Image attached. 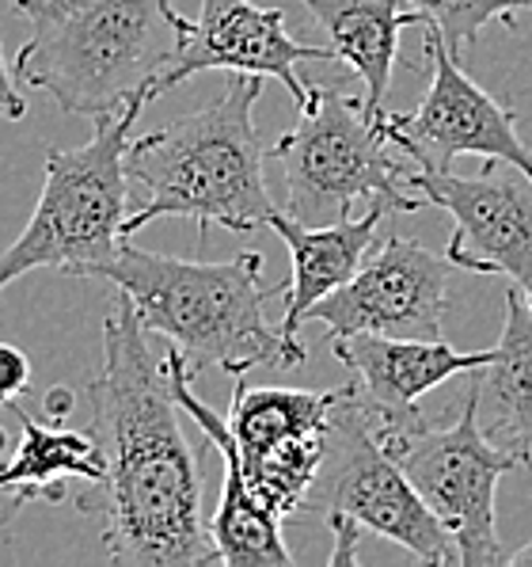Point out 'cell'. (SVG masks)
I'll return each instance as SVG.
<instances>
[{"instance_id":"cell-7","label":"cell","mask_w":532,"mask_h":567,"mask_svg":"<svg viewBox=\"0 0 532 567\" xmlns=\"http://www.w3.org/2000/svg\"><path fill=\"white\" fill-rule=\"evenodd\" d=\"M301 511L320 514L324 522L351 518L430 567L460 564L457 537L426 507L396 457L385 450L377 434V408L354 381L338 385V400L327 419L324 461Z\"/></svg>"},{"instance_id":"cell-19","label":"cell","mask_w":532,"mask_h":567,"mask_svg":"<svg viewBox=\"0 0 532 567\" xmlns=\"http://www.w3.org/2000/svg\"><path fill=\"white\" fill-rule=\"evenodd\" d=\"M304 8L327 31L335 58L354 69L357 81H365L369 107H385L399 34L423 23V16L407 0H304Z\"/></svg>"},{"instance_id":"cell-25","label":"cell","mask_w":532,"mask_h":567,"mask_svg":"<svg viewBox=\"0 0 532 567\" xmlns=\"http://www.w3.org/2000/svg\"><path fill=\"white\" fill-rule=\"evenodd\" d=\"M505 564H510V567H532V537L521 548H513V553L505 556Z\"/></svg>"},{"instance_id":"cell-9","label":"cell","mask_w":532,"mask_h":567,"mask_svg":"<svg viewBox=\"0 0 532 567\" xmlns=\"http://www.w3.org/2000/svg\"><path fill=\"white\" fill-rule=\"evenodd\" d=\"M423 50L430 61V84L415 111H385L388 142L430 172H449L457 156H483L513 164L532 179V153L518 134L513 107L479 89L434 28H426Z\"/></svg>"},{"instance_id":"cell-8","label":"cell","mask_w":532,"mask_h":567,"mask_svg":"<svg viewBox=\"0 0 532 567\" xmlns=\"http://www.w3.org/2000/svg\"><path fill=\"white\" fill-rule=\"evenodd\" d=\"M377 434L426 507L457 537L460 567L505 564L510 553L499 540L494 492H499V480L521 465L479 426L472 385L465 392L460 415L449 426H434L423 412L399 419H385L377 412Z\"/></svg>"},{"instance_id":"cell-10","label":"cell","mask_w":532,"mask_h":567,"mask_svg":"<svg viewBox=\"0 0 532 567\" xmlns=\"http://www.w3.org/2000/svg\"><path fill=\"white\" fill-rule=\"evenodd\" d=\"M457 264L407 237H385L362 259L357 275L320 305L309 320H320L331 339L343 336H396L441 339L449 278Z\"/></svg>"},{"instance_id":"cell-18","label":"cell","mask_w":532,"mask_h":567,"mask_svg":"<svg viewBox=\"0 0 532 567\" xmlns=\"http://www.w3.org/2000/svg\"><path fill=\"white\" fill-rule=\"evenodd\" d=\"M20 423V446L0 465V495H8L4 522L31 503H61L65 480L76 476L84 484L100 487L107 480V457L92 431H69L61 423H39L15 404L4 408Z\"/></svg>"},{"instance_id":"cell-14","label":"cell","mask_w":532,"mask_h":567,"mask_svg":"<svg viewBox=\"0 0 532 567\" xmlns=\"http://www.w3.org/2000/svg\"><path fill=\"white\" fill-rule=\"evenodd\" d=\"M164 365H168V373H171V389H176L182 412L202 426L206 442L217 450V457L225 461L221 499H217V511H213V518H209V534H213V545H217V564L221 567H290L293 556L282 540L285 518L278 511H270L255 495V487H251L248 468H243L240 442L229 426V415H217L206 400L195 396L187 354L168 347Z\"/></svg>"},{"instance_id":"cell-20","label":"cell","mask_w":532,"mask_h":567,"mask_svg":"<svg viewBox=\"0 0 532 567\" xmlns=\"http://www.w3.org/2000/svg\"><path fill=\"white\" fill-rule=\"evenodd\" d=\"M407 4L423 16V28L438 31L445 47L460 58L476 47L487 23L502 20L513 28V16L525 8V0H407Z\"/></svg>"},{"instance_id":"cell-21","label":"cell","mask_w":532,"mask_h":567,"mask_svg":"<svg viewBox=\"0 0 532 567\" xmlns=\"http://www.w3.org/2000/svg\"><path fill=\"white\" fill-rule=\"evenodd\" d=\"M31 389V362L20 347L0 343V408L15 404Z\"/></svg>"},{"instance_id":"cell-12","label":"cell","mask_w":532,"mask_h":567,"mask_svg":"<svg viewBox=\"0 0 532 567\" xmlns=\"http://www.w3.org/2000/svg\"><path fill=\"white\" fill-rule=\"evenodd\" d=\"M338 389H248L237 378L229 426L255 495L282 518L301 514L324 461L327 419Z\"/></svg>"},{"instance_id":"cell-27","label":"cell","mask_w":532,"mask_h":567,"mask_svg":"<svg viewBox=\"0 0 532 567\" xmlns=\"http://www.w3.org/2000/svg\"><path fill=\"white\" fill-rule=\"evenodd\" d=\"M525 8H532V0H525Z\"/></svg>"},{"instance_id":"cell-4","label":"cell","mask_w":532,"mask_h":567,"mask_svg":"<svg viewBox=\"0 0 532 567\" xmlns=\"http://www.w3.org/2000/svg\"><path fill=\"white\" fill-rule=\"evenodd\" d=\"M84 278H103L126 293L145 331L164 336L187 359L213 362L229 378H248L259 365L285 370L282 328L267 320L270 293L282 286H263L259 251L206 264L122 240L115 256L95 264Z\"/></svg>"},{"instance_id":"cell-13","label":"cell","mask_w":532,"mask_h":567,"mask_svg":"<svg viewBox=\"0 0 532 567\" xmlns=\"http://www.w3.org/2000/svg\"><path fill=\"white\" fill-rule=\"evenodd\" d=\"M331 58H335L331 42L309 47V42L293 39L282 8H259L251 0H202V12L187 34V47L160 76L156 95L179 89L182 81L209 73V69H225V73H251L263 81H278L296 100V107H309L316 89L301 81V65Z\"/></svg>"},{"instance_id":"cell-3","label":"cell","mask_w":532,"mask_h":567,"mask_svg":"<svg viewBox=\"0 0 532 567\" xmlns=\"http://www.w3.org/2000/svg\"><path fill=\"white\" fill-rule=\"evenodd\" d=\"M263 76L232 73L221 100L168 126L134 137L126 172L145 187V206L122 221V237L142 233L156 217H190L198 229H270L274 203L263 179L267 145L255 130Z\"/></svg>"},{"instance_id":"cell-22","label":"cell","mask_w":532,"mask_h":567,"mask_svg":"<svg viewBox=\"0 0 532 567\" xmlns=\"http://www.w3.org/2000/svg\"><path fill=\"white\" fill-rule=\"evenodd\" d=\"M331 534H335V548H331V567H346V564H357V534L362 526L351 518H335L327 522Z\"/></svg>"},{"instance_id":"cell-5","label":"cell","mask_w":532,"mask_h":567,"mask_svg":"<svg viewBox=\"0 0 532 567\" xmlns=\"http://www.w3.org/2000/svg\"><path fill=\"white\" fill-rule=\"evenodd\" d=\"M388 107H369L365 95L316 89L301 122L267 145V161L282 164L285 214L301 225L346 221L357 203L388 214H415L423 195L407 187V168L388 150Z\"/></svg>"},{"instance_id":"cell-11","label":"cell","mask_w":532,"mask_h":567,"mask_svg":"<svg viewBox=\"0 0 532 567\" xmlns=\"http://www.w3.org/2000/svg\"><path fill=\"white\" fill-rule=\"evenodd\" d=\"M407 187L452 217L445 256L460 270L505 275L532 305V179L513 164L487 161L483 176L418 168Z\"/></svg>"},{"instance_id":"cell-16","label":"cell","mask_w":532,"mask_h":567,"mask_svg":"<svg viewBox=\"0 0 532 567\" xmlns=\"http://www.w3.org/2000/svg\"><path fill=\"white\" fill-rule=\"evenodd\" d=\"M331 354L351 370V381L385 419L423 412L418 400L430 389L491 362V351H457L445 339H396L365 331L331 339Z\"/></svg>"},{"instance_id":"cell-2","label":"cell","mask_w":532,"mask_h":567,"mask_svg":"<svg viewBox=\"0 0 532 567\" xmlns=\"http://www.w3.org/2000/svg\"><path fill=\"white\" fill-rule=\"evenodd\" d=\"M15 12L31 23L15 81L92 122L122 115L137 95L156 100L195 28L171 0H15Z\"/></svg>"},{"instance_id":"cell-23","label":"cell","mask_w":532,"mask_h":567,"mask_svg":"<svg viewBox=\"0 0 532 567\" xmlns=\"http://www.w3.org/2000/svg\"><path fill=\"white\" fill-rule=\"evenodd\" d=\"M0 111H4L12 122H20L28 115V103H23V95L15 89L12 73H8V65H4V50H0Z\"/></svg>"},{"instance_id":"cell-15","label":"cell","mask_w":532,"mask_h":567,"mask_svg":"<svg viewBox=\"0 0 532 567\" xmlns=\"http://www.w3.org/2000/svg\"><path fill=\"white\" fill-rule=\"evenodd\" d=\"M388 209L369 206L365 217H346L335 225H301L293 221L285 209H274L270 217V233L285 240L290 248V282H282V339H285V370L301 365L309 359V347L301 343V324L309 320L312 305H320L327 293H335L338 286H346L357 275L362 259L377 244V229Z\"/></svg>"},{"instance_id":"cell-17","label":"cell","mask_w":532,"mask_h":567,"mask_svg":"<svg viewBox=\"0 0 532 567\" xmlns=\"http://www.w3.org/2000/svg\"><path fill=\"white\" fill-rule=\"evenodd\" d=\"M479 426L532 473V305L521 286L505 290V324L491 362L472 370Z\"/></svg>"},{"instance_id":"cell-24","label":"cell","mask_w":532,"mask_h":567,"mask_svg":"<svg viewBox=\"0 0 532 567\" xmlns=\"http://www.w3.org/2000/svg\"><path fill=\"white\" fill-rule=\"evenodd\" d=\"M73 392H69L65 385H54L46 392V396H42V415L50 419V423H65L69 415H73Z\"/></svg>"},{"instance_id":"cell-26","label":"cell","mask_w":532,"mask_h":567,"mask_svg":"<svg viewBox=\"0 0 532 567\" xmlns=\"http://www.w3.org/2000/svg\"><path fill=\"white\" fill-rule=\"evenodd\" d=\"M8 450V434H4V426H0V453Z\"/></svg>"},{"instance_id":"cell-6","label":"cell","mask_w":532,"mask_h":567,"mask_svg":"<svg viewBox=\"0 0 532 567\" xmlns=\"http://www.w3.org/2000/svg\"><path fill=\"white\" fill-rule=\"evenodd\" d=\"M148 95L126 103L115 118L95 122V137L81 150H50L46 183L20 240L0 251V290L31 270H61L84 278L95 264L118 251L122 221L129 217L126 150Z\"/></svg>"},{"instance_id":"cell-1","label":"cell","mask_w":532,"mask_h":567,"mask_svg":"<svg viewBox=\"0 0 532 567\" xmlns=\"http://www.w3.org/2000/svg\"><path fill=\"white\" fill-rule=\"evenodd\" d=\"M126 293L103 320V370L88 385L92 426L107 457L100 484L103 548L118 567H209L217 545L202 511V468L179 423L164 359Z\"/></svg>"}]
</instances>
